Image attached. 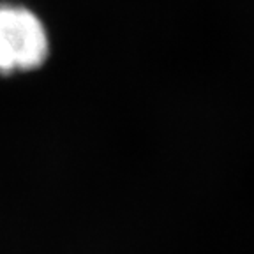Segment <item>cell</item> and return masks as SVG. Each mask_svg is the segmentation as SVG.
Instances as JSON below:
<instances>
[{
    "label": "cell",
    "instance_id": "6da1fadb",
    "mask_svg": "<svg viewBox=\"0 0 254 254\" xmlns=\"http://www.w3.org/2000/svg\"><path fill=\"white\" fill-rule=\"evenodd\" d=\"M50 52L43 20L25 5L0 4V72L39 67Z\"/></svg>",
    "mask_w": 254,
    "mask_h": 254
}]
</instances>
